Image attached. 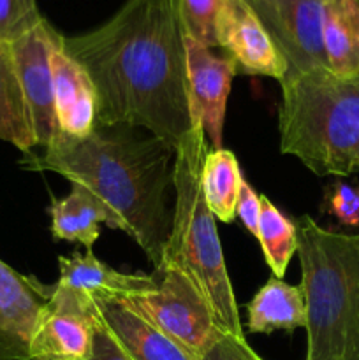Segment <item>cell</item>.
Wrapping results in <instances>:
<instances>
[{
  "label": "cell",
  "instance_id": "1",
  "mask_svg": "<svg viewBox=\"0 0 359 360\" xmlns=\"http://www.w3.org/2000/svg\"><path fill=\"white\" fill-rule=\"evenodd\" d=\"M97 95V125L143 129L182 144L194 127L178 0H125L106 23L63 37Z\"/></svg>",
  "mask_w": 359,
  "mask_h": 360
},
{
  "label": "cell",
  "instance_id": "2",
  "mask_svg": "<svg viewBox=\"0 0 359 360\" xmlns=\"http://www.w3.org/2000/svg\"><path fill=\"white\" fill-rule=\"evenodd\" d=\"M127 125H95L83 139L58 136L42 155L27 153L28 171H49L83 185L122 221L157 267L171 232L169 192L175 190L171 160L176 151L150 132Z\"/></svg>",
  "mask_w": 359,
  "mask_h": 360
},
{
  "label": "cell",
  "instance_id": "3",
  "mask_svg": "<svg viewBox=\"0 0 359 360\" xmlns=\"http://www.w3.org/2000/svg\"><path fill=\"white\" fill-rule=\"evenodd\" d=\"M278 112L282 153L299 158L317 176L359 171V72L329 69L289 74Z\"/></svg>",
  "mask_w": 359,
  "mask_h": 360
},
{
  "label": "cell",
  "instance_id": "4",
  "mask_svg": "<svg viewBox=\"0 0 359 360\" xmlns=\"http://www.w3.org/2000/svg\"><path fill=\"white\" fill-rule=\"evenodd\" d=\"M306 306L305 360H359V234L296 221Z\"/></svg>",
  "mask_w": 359,
  "mask_h": 360
},
{
  "label": "cell",
  "instance_id": "5",
  "mask_svg": "<svg viewBox=\"0 0 359 360\" xmlns=\"http://www.w3.org/2000/svg\"><path fill=\"white\" fill-rule=\"evenodd\" d=\"M206 151V136L199 118H196L175 153V207L160 264L178 267L190 278L208 301L224 333L243 336L238 302L225 267L215 217L204 200L201 185Z\"/></svg>",
  "mask_w": 359,
  "mask_h": 360
},
{
  "label": "cell",
  "instance_id": "6",
  "mask_svg": "<svg viewBox=\"0 0 359 360\" xmlns=\"http://www.w3.org/2000/svg\"><path fill=\"white\" fill-rule=\"evenodd\" d=\"M151 278L153 288L130 295L122 304L199 359L224 333L210 304L178 267L160 264L153 267Z\"/></svg>",
  "mask_w": 359,
  "mask_h": 360
},
{
  "label": "cell",
  "instance_id": "7",
  "mask_svg": "<svg viewBox=\"0 0 359 360\" xmlns=\"http://www.w3.org/2000/svg\"><path fill=\"white\" fill-rule=\"evenodd\" d=\"M287 62V74L329 69L322 39L324 0H246Z\"/></svg>",
  "mask_w": 359,
  "mask_h": 360
},
{
  "label": "cell",
  "instance_id": "8",
  "mask_svg": "<svg viewBox=\"0 0 359 360\" xmlns=\"http://www.w3.org/2000/svg\"><path fill=\"white\" fill-rule=\"evenodd\" d=\"M97 323L94 301L56 283L49 285L48 304L32 334L28 360L90 359Z\"/></svg>",
  "mask_w": 359,
  "mask_h": 360
},
{
  "label": "cell",
  "instance_id": "9",
  "mask_svg": "<svg viewBox=\"0 0 359 360\" xmlns=\"http://www.w3.org/2000/svg\"><path fill=\"white\" fill-rule=\"evenodd\" d=\"M62 41L63 35L58 34L48 20H42L34 30L11 44L21 88L30 111L35 144L44 150L60 134L55 112L51 56Z\"/></svg>",
  "mask_w": 359,
  "mask_h": 360
},
{
  "label": "cell",
  "instance_id": "10",
  "mask_svg": "<svg viewBox=\"0 0 359 360\" xmlns=\"http://www.w3.org/2000/svg\"><path fill=\"white\" fill-rule=\"evenodd\" d=\"M217 46L236 63L238 72L282 81L287 62L246 0H224L217 20Z\"/></svg>",
  "mask_w": 359,
  "mask_h": 360
},
{
  "label": "cell",
  "instance_id": "11",
  "mask_svg": "<svg viewBox=\"0 0 359 360\" xmlns=\"http://www.w3.org/2000/svg\"><path fill=\"white\" fill-rule=\"evenodd\" d=\"M185 63L189 81L190 108L199 118L211 150L222 148L225 105L236 63L229 56H217L210 48L185 35Z\"/></svg>",
  "mask_w": 359,
  "mask_h": 360
},
{
  "label": "cell",
  "instance_id": "12",
  "mask_svg": "<svg viewBox=\"0 0 359 360\" xmlns=\"http://www.w3.org/2000/svg\"><path fill=\"white\" fill-rule=\"evenodd\" d=\"M49 285L25 276L0 260V360H28L30 341Z\"/></svg>",
  "mask_w": 359,
  "mask_h": 360
},
{
  "label": "cell",
  "instance_id": "13",
  "mask_svg": "<svg viewBox=\"0 0 359 360\" xmlns=\"http://www.w3.org/2000/svg\"><path fill=\"white\" fill-rule=\"evenodd\" d=\"M58 136L83 139L97 125V95L87 69L63 49L51 56Z\"/></svg>",
  "mask_w": 359,
  "mask_h": 360
},
{
  "label": "cell",
  "instance_id": "14",
  "mask_svg": "<svg viewBox=\"0 0 359 360\" xmlns=\"http://www.w3.org/2000/svg\"><path fill=\"white\" fill-rule=\"evenodd\" d=\"M60 278L56 285L69 288L88 301H125L155 287L151 274H123L111 269L87 250L84 255L60 257Z\"/></svg>",
  "mask_w": 359,
  "mask_h": 360
},
{
  "label": "cell",
  "instance_id": "15",
  "mask_svg": "<svg viewBox=\"0 0 359 360\" xmlns=\"http://www.w3.org/2000/svg\"><path fill=\"white\" fill-rule=\"evenodd\" d=\"M94 313L130 360H197L122 302L94 301Z\"/></svg>",
  "mask_w": 359,
  "mask_h": 360
},
{
  "label": "cell",
  "instance_id": "16",
  "mask_svg": "<svg viewBox=\"0 0 359 360\" xmlns=\"http://www.w3.org/2000/svg\"><path fill=\"white\" fill-rule=\"evenodd\" d=\"M48 213L51 217V234L55 239L80 243L87 250H92L99 239L101 224L122 231L120 218L83 185H70L69 195L63 199L51 197Z\"/></svg>",
  "mask_w": 359,
  "mask_h": 360
},
{
  "label": "cell",
  "instance_id": "17",
  "mask_svg": "<svg viewBox=\"0 0 359 360\" xmlns=\"http://www.w3.org/2000/svg\"><path fill=\"white\" fill-rule=\"evenodd\" d=\"M250 333L271 334L275 330H292L306 327V306L301 287L285 283L271 276L246 304Z\"/></svg>",
  "mask_w": 359,
  "mask_h": 360
},
{
  "label": "cell",
  "instance_id": "18",
  "mask_svg": "<svg viewBox=\"0 0 359 360\" xmlns=\"http://www.w3.org/2000/svg\"><path fill=\"white\" fill-rule=\"evenodd\" d=\"M322 39L331 72H359V0H324Z\"/></svg>",
  "mask_w": 359,
  "mask_h": 360
},
{
  "label": "cell",
  "instance_id": "19",
  "mask_svg": "<svg viewBox=\"0 0 359 360\" xmlns=\"http://www.w3.org/2000/svg\"><path fill=\"white\" fill-rule=\"evenodd\" d=\"M0 141L11 143L25 155L37 146L11 44L6 42H0Z\"/></svg>",
  "mask_w": 359,
  "mask_h": 360
},
{
  "label": "cell",
  "instance_id": "20",
  "mask_svg": "<svg viewBox=\"0 0 359 360\" xmlns=\"http://www.w3.org/2000/svg\"><path fill=\"white\" fill-rule=\"evenodd\" d=\"M243 179L245 178L241 176V169L232 151L225 148L206 151L201 185L208 207L222 224H231L236 218Z\"/></svg>",
  "mask_w": 359,
  "mask_h": 360
},
{
  "label": "cell",
  "instance_id": "21",
  "mask_svg": "<svg viewBox=\"0 0 359 360\" xmlns=\"http://www.w3.org/2000/svg\"><path fill=\"white\" fill-rule=\"evenodd\" d=\"M256 238L259 239L273 276L282 280L289 262L298 252V227L264 195H260V217Z\"/></svg>",
  "mask_w": 359,
  "mask_h": 360
},
{
  "label": "cell",
  "instance_id": "22",
  "mask_svg": "<svg viewBox=\"0 0 359 360\" xmlns=\"http://www.w3.org/2000/svg\"><path fill=\"white\" fill-rule=\"evenodd\" d=\"M224 0H178L183 34L206 48L217 46V20Z\"/></svg>",
  "mask_w": 359,
  "mask_h": 360
},
{
  "label": "cell",
  "instance_id": "23",
  "mask_svg": "<svg viewBox=\"0 0 359 360\" xmlns=\"http://www.w3.org/2000/svg\"><path fill=\"white\" fill-rule=\"evenodd\" d=\"M42 20L37 0H0V42L13 44Z\"/></svg>",
  "mask_w": 359,
  "mask_h": 360
},
{
  "label": "cell",
  "instance_id": "24",
  "mask_svg": "<svg viewBox=\"0 0 359 360\" xmlns=\"http://www.w3.org/2000/svg\"><path fill=\"white\" fill-rule=\"evenodd\" d=\"M326 207L341 225L359 227V186L345 181L333 183L326 192Z\"/></svg>",
  "mask_w": 359,
  "mask_h": 360
},
{
  "label": "cell",
  "instance_id": "25",
  "mask_svg": "<svg viewBox=\"0 0 359 360\" xmlns=\"http://www.w3.org/2000/svg\"><path fill=\"white\" fill-rule=\"evenodd\" d=\"M197 360H264L246 343L245 336L222 333L218 340Z\"/></svg>",
  "mask_w": 359,
  "mask_h": 360
},
{
  "label": "cell",
  "instance_id": "26",
  "mask_svg": "<svg viewBox=\"0 0 359 360\" xmlns=\"http://www.w3.org/2000/svg\"><path fill=\"white\" fill-rule=\"evenodd\" d=\"M236 214L241 218L243 225L252 236H257V225H259L260 217V195H257L256 190L250 186L248 181L243 179L241 192H239L238 206H236Z\"/></svg>",
  "mask_w": 359,
  "mask_h": 360
},
{
  "label": "cell",
  "instance_id": "27",
  "mask_svg": "<svg viewBox=\"0 0 359 360\" xmlns=\"http://www.w3.org/2000/svg\"><path fill=\"white\" fill-rule=\"evenodd\" d=\"M95 319H97V316H95ZM87 360H130V357L123 352V348L120 347L118 341L109 334V330L99 322L97 329H95L92 355L90 359Z\"/></svg>",
  "mask_w": 359,
  "mask_h": 360
}]
</instances>
